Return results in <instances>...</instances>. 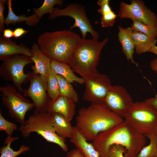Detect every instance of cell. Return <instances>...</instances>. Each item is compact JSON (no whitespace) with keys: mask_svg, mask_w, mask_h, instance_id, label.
<instances>
[{"mask_svg":"<svg viewBox=\"0 0 157 157\" xmlns=\"http://www.w3.org/2000/svg\"><path fill=\"white\" fill-rule=\"evenodd\" d=\"M7 5L8 11L5 21V24L6 26L10 24H15L16 23L24 22L28 26H34L39 23L40 19L35 13L28 17L26 16L25 14L19 15H16L12 10L11 0H7Z\"/></svg>","mask_w":157,"mask_h":157,"instance_id":"21","label":"cell"},{"mask_svg":"<svg viewBox=\"0 0 157 157\" xmlns=\"http://www.w3.org/2000/svg\"><path fill=\"white\" fill-rule=\"evenodd\" d=\"M17 128L15 124L9 122L4 118L0 110V131H4L8 136H12L14 131H16Z\"/></svg>","mask_w":157,"mask_h":157,"instance_id":"30","label":"cell"},{"mask_svg":"<svg viewBox=\"0 0 157 157\" xmlns=\"http://www.w3.org/2000/svg\"><path fill=\"white\" fill-rule=\"evenodd\" d=\"M0 65V75L6 81H12L16 88L21 92L24 90L22 85L30 81L31 72L25 74V66L33 63L31 57L23 55H17L6 58L2 60Z\"/></svg>","mask_w":157,"mask_h":157,"instance_id":"7","label":"cell"},{"mask_svg":"<svg viewBox=\"0 0 157 157\" xmlns=\"http://www.w3.org/2000/svg\"><path fill=\"white\" fill-rule=\"evenodd\" d=\"M75 104L71 99L59 95L54 100L50 101L47 112L50 114L60 113L70 122L75 113Z\"/></svg>","mask_w":157,"mask_h":157,"instance_id":"15","label":"cell"},{"mask_svg":"<svg viewBox=\"0 0 157 157\" xmlns=\"http://www.w3.org/2000/svg\"><path fill=\"white\" fill-rule=\"evenodd\" d=\"M108 41V38L100 42L93 38H81L68 64L84 79L97 73L101 51Z\"/></svg>","mask_w":157,"mask_h":157,"instance_id":"4","label":"cell"},{"mask_svg":"<svg viewBox=\"0 0 157 157\" xmlns=\"http://www.w3.org/2000/svg\"><path fill=\"white\" fill-rule=\"evenodd\" d=\"M66 157H86L79 149L76 148L73 149L68 152Z\"/></svg>","mask_w":157,"mask_h":157,"instance_id":"33","label":"cell"},{"mask_svg":"<svg viewBox=\"0 0 157 157\" xmlns=\"http://www.w3.org/2000/svg\"><path fill=\"white\" fill-rule=\"evenodd\" d=\"M130 28L133 31L144 34L149 37L156 39L157 38V26L144 24L137 21H133Z\"/></svg>","mask_w":157,"mask_h":157,"instance_id":"29","label":"cell"},{"mask_svg":"<svg viewBox=\"0 0 157 157\" xmlns=\"http://www.w3.org/2000/svg\"><path fill=\"white\" fill-rule=\"evenodd\" d=\"M51 114L53 126L56 134L65 139L71 138L73 134L74 127L70 121L60 113H55Z\"/></svg>","mask_w":157,"mask_h":157,"instance_id":"19","label":"cell"},{"mask_svg":"<svg viewBox=\"0 0 157 157\" xmlns=\"http://www.w3.org/2000/svg\"><path fill=\"white\" fill-rule=\"evenodd\" d=\"M58 81L60 95L72 99L75 103L79 101V97L71 83L62 76L57 75Z\"/></svg>","mask_w":157,"mask_h":157,"instance_id":"25","label":"cell"},{"mask_svg":"<svg viewBox=\"0 0 157 157\" xmlns=\"http://www.w3.org/2000/svg\"><path fill=\"white\" fill-rule=\"evenodd\" d=\"M144 101L147 104L157 110V96L154 98L148 99Z\"/></svg>","mask_w":157,"mask_h":157,"instance_id":"35","label":"cell"},{"mask_svg":"<svg viewBox=\"0 0 157 157\" xmlns=\"http://www.w3.org/2000/svg\"><path fill=\"white\" fill-rule=\"evenodd\" d=\"M149 52L154 53L157 56V46L156 45L152 46Z\"/></svg>","mask_w":157,"mask_h":157,"instance_id":"38","label":"cell"},{"mask_svg":"<svg viewBox=\"0 0 157 157\" xmlns=\"http://www.w3.org/2000/svg\"><path fill=\"white\" fill-rule=\"evenodd\" d=\"M124 121L105 104H91L80 109L75 126L87 141H92L100 132Z\"/></svg>","mask_w":157,"mask_h":157,"instance_id":"2","label":"cell"},{"mask_svg":"<svg viewBox=\"0 0 157 157\" xmlns=\"http://www.w3.org/2000/svg\"><path fill=\"white\" fill-rule=\"evenodd\" d=\"M131 35L135 44V51L138 54L149 51L157 42L156 39L139 32L132 30Z\"/></svg>","mask_w":157,"mask_h":157,"instance_id":"23","label":"cell"},{"mask_svg":"<svg viewBox=\"0 0 157 157\" xmlns=\"http://www.w3.org/2000/svg\"><path fill=\"white\" fill-rule=\"evenodd\" d=\"M157 136V149L156 154L154 157H157V130L155 132Z\"/></svg>","mask_w":157,"mask_h":157,"instance_id":"39","label":"cell"},{"mask_svg":"<svg viewBox=\"0 0 157 157\" xmlns=\"http://www.w3.org/2000/svg\"><path fill=\"white\" fill-rule=\"evenodd\" d=\"M126 150L125 148L120 145L115 144L109 148L108 152V157H125L124 153Z\"/></svg>","mask_w":157,"mask_h":157,"instance_id":"31","label":"cell"},{"mask_svg":"<svg viewBox=\"0 0 157 157\" xmlns=\"http://www.w3.org/2000/svg\"><path fill=\"white\" fill-rule=\"evenodd\" d=\"M30 85L27 89L24 90L23 95L29 97L35 106L34 112H48L49 103L51 100L47 90V79L32 71Z\"/></svg>","mask_w":157,"mask_h":157,"instance_id":"11","label":"cell"},{"mask_svg":"<svg viewBox=\"0 0 157 157\" xmlns=\"http://www.w3.org/2000/svg\"><path fill=\"white\" fill-rule=\"evenodd\" d=\"M92 142L100 157H108L110 147L115 144L125 148V157H136L147 142L146 137L135 131L124 120L100 132Z\"/></svg>","mask_w":157,"mask_h":157,"instance_id":"1","label":"cell"},{"mask_svg":"<svg viewBox=\"0 0 157 157\" xmlns=\"http://www.w3.org/2000/svg\"><path fill=\"white\" fill-rule=\"evenodd\" d=\"M15 86L10 84L0 87L2 104L8 110L10 116L23 125L26 113L35 107L34 104L18 92Z\"/></svg>","mask_w":157,"mask_h":157,"instance_id":"8","label":"cell"},{"mask_svg":"<svg viewBox=\"0 0 157 157\" xmlns=\"http://www.w3.org/2000/svg\"><path fill=\"white\" fill-rule=\"evenodd\" d=\"M7 0H0V32L2 33L5 26V19L4 16V12L5 9V5Z\"/></svg>","mask_w":157,"mask_h":157,"instance_id":"32","label":"cell"},{"mask_svg":"<svg viewBox=\"0 0 157 157\" xmlns=\"http://www.w3.org/2000/svg\"><path fill=\"white\" fill-rule=\"evenodd\" d=\"M18 137H13L8 136L4 142V146L0 149L1 154L0 157H16L19 155L29 151L30 147L24 144L21 145L19 149L15 151L11 147L12 142L14 141L17 140Z\"/></svg>","mask_w":157,"mask_h":157,"instance_id":"24","label":"cell"},{"mask_svg":"<svg viewBox=\"0 0 157 157\" xmlns=\"http://www.w3.org/2000/svg\"><path fill=\"white\" fill-rule=\"evenodd\" d=\"M51 72L62 76L71 83L74 82L80 84L84 83V78L76 76L68 64L51 60Z\"/></svg>","mask_w":157,"mask_h":157,"instance_id":"20","label":"cell"},{"mask_svg":"<svg viewBox=\"0 0 157 157\" xmlns=\"http://www.w3.org/2000/svg\"><path fill=\"white\" fill-rule=\"evenodd\" d=\"M134 102L126 89L120 85H112L104 104L115 113L124 118Z\"/></svg>","mask_w":157,"mask_h":157,"instance_id":"13","label":"cell"},{"mask_svg":"<svg viewBox=\"0 0 157 157\" xmlns=\"http://www.w3.org/2000/svg\"><path fill=\"white\" fill-rule=\"evenodd\" d=\"M29 32V31L26 30L22 28H17L13 31V37L16 38H18Z\"/></svg>","mask_w":157,"mask_h":157,"instance_id":"34","label":"cell"},{"mask_svg":"<svg viewBox=\"0 0 157 157\" xmlns=\"http://www.w3.org/2000/svg\"><path fill=\"white\" fill-rule=\"evenodd\" d=\"M150 140L149 144L144 147L136 157H154L157 149V136L155 133L145 135Z\"/></svg>","mask_w":157,"mask_h":157,"instance_id":"26","label":"cell"},{"mask_svg":"<svg viewBox=\"0 0 157 157\" xmlns=\"http://www.w3.org/2000/svg\"><path fill=\"white\" fill-rule=\"evenodd\" d=\"M17 55H23L32 57L31 49L22 43L17 44L11 39L5 38L0 34V60Z\"/></svg>","mask_w":157,"mask_h":157,"instance_id":"16","label":"cell"},{"mask_svg":"<svg viewBox=\"0 0 157 157\" xmlns=\"http://www.w3.org/2000/svg\"><path fill=\"white\" fill-rule=\"evenodd\" d=\"M81 39L76 33L64 30L43 33L38 37L37 44L51 60L69 64Z\"/></svg>","mask_w":157,"mask_h":157,"instance_id":"3","label":"cell"},{"mask_svg":"<svg viewBox=\"0 0 157 157\" xmlns=\"http://www.w3.org/2000/svg\"><path fill=\"white\" fill-rule=\"evenodd\" d=\"M84 79L85 88L83 99L91 104H104L112 85L108 76L98 72Z\"/></svg>","mask_w":157,"mask_h":157,"instance_id":"10","label":"cell"},{"mask_svg":"<svg viewBox=\"0 0 157 157\" xmlns=\"http://www.w3.org/2000/svg\"><path fill=\"white\" fill-rule=\"evenodd\" d=\"M70 141L86 157H100L91 143L86 140L75 126H74L73 134Z\"/></svg>","mask_w":157,"mask_h":157,"instance_id":"18","label":"cell"},{"mask_svg":"<svg viewBox=\"0 0 157 157\" xmlns=\"http://www.w3.org/2000/svg\"><path fill=\"white\" fill-rule=\"evenodd\" d=\"M130 4L122 1L118 16L121 19L129 18L150 26H157V17L141 0H131Z\"/></svg>","mask_w":157,"mask_h":157,"instance_id":"12","label":"cell"},{"mask_svg":"<svg viewBox=\"0 0 157 157\" xmlns=\"http://www.w3.org/2000/svg\"><path fill=\"white\" fill-rule=\"evenodd\" d=\"M118 39L122 45L123 53L128 61H130L132 63L138 67V64L133 58L135 47L131 35L132 30L130 27L125 28L120 26H118Z\"/></svg>","mask_w":157,"mask_h":157,"instance_id":"17","label":"cell"},{"mask_svg":"<svg viewBox=\"0 0 157 157\" xmlns=\"http://www.w3.org/2000/svg\"><path fill=\"white\" fill-rule=\"evenodd\" d=\"M109 0H99L97 2L99 6L97 11L101 16L100 24L102 27H109L113 26L115 22L118 15L112 10L109 4Z\"/></svg>","mask_w":157,"mask_h":157,"instance_id":"22","label":"cell"},{"mask_svg":"<svg viewBox=\"0 0 157 157\" xmlns=\"http://www.w3.org/2000/svg\"><path fill=\"white\" fill-rule=\"evenodd\" d=\"M47 93L52 100H54L59 95V87L57 75L52 72L47 79Z\"/></svg>","mask_w":157,"mask_h":157,"instance_id":"27","label":"cell"},{"mask_svg":"<svg viewBox=\"0 0 157 157\" xmlns=\"http://www.w3.org/2000/svg\"><path fill=\"white\" fill-rule=\"evenodd\" d=\"M31 51V57L35 64L32 66V71L47 78L51 72V59L42 52L37 43L33 44Z\"/></svg>","mask_w":157,"mask_h":157,"instance_id":"14","label":"cell"},{"mask_svg":"<svg viewBox=\"0 0 157 157\" xmlns=\"http://www.w3.org/2000/svg\"><path fill=\"white\" fill-rule=\"evenodd\" d=\"M3 36L5 38L10 39L13 37V31L10 28L4 29L3 31Z\"/></svg>","mask_w":157,"mask_h":157,"instance_id":"36","label":"cell"},{"mask_svg":"<svg viewBox=\"0 0 157 157\" xmlns=\"http://www.w3.org/2000/svg\"><path fill=\"white\" fill-rule=\"evenodd\" d=\"M124 119L135 131L144 135L157 130V110L145 101L134 102Z\"/></svg>","mask_w":157,"mask_h":157,"instance_id":"6","label":"cell"},{"mask_svg":"<svg viewBox=\"0 0 157 157\" xmlns=\"http://www.w3.org/2000/svg\"><path fill=\"white\" fill-rule=\"evenodd\" d=\"M63 2V0H44L42 5L39 8H33V11L34 13L40 19L44 14L51 13L55 5H57L62 7Z\"/></svg>","mask_w":157,"mask_h":157,"instance_id":"28","label":"cell"},{"mask_svg":"<svg viewBox=\"0 0 157 157\" xmlns=\"http://www.w3.org/2000/svg\"><path fill=\"white\" fill-rule=\"evenodd\" d=\"M19 130L22 135L27 138L31 133L35 132L41 136L47 142L58 145L64 151L68 148L65 139L59 136L56 133L52 121L51 114L48 112H34L24 124L21 125Z\"/></svg>","mask_w":157,"mask_h":157,"instance_id":"5","label":"cell"},{"mask_svg":"<svg viewBox=\"0 0 157 157\" xmlns=\"http://www.w3.org/2000/svg\"><path fill=\"white\" fill-rule=\"evenodd\" d=\"M63 16L69 17L74 19V23L69 29L78 28L81 33L82 39H85L87 33H89L92 38L98 40L99 35L94 29L87 17L83 6L78 3H72L62 9L54 8L49 14V18L50 20H53L56 17Z\"/></svg>","mask_w":157,"mask_h":157,"instance_id":"9","label":"cell"},{"mask_svg":"<svg viewBox=\"0 0 157 157\" xmlns=\"http://www.w3.org/2000/svg\"><path fill=\"white\" fill-rule=\"evenodd\" d=\"M150 66L152 70L157 74V58L151 61Z\"/></svg>","mask_w":157,"mask_h":157,"instance_id":"37","label":"cell"}]
</instances>
